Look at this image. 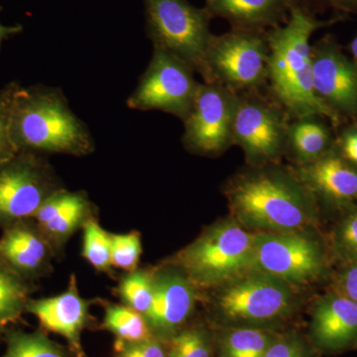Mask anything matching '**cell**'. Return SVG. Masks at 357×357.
<instances>
[{
    "instance_id": "6da1fadb",
    "label": "cell",
    "mask_w": 357,
    "mask_h": 357,
    "mask_svg": "<svg viewBox=\"0 0 357 357\" xmlns=\"http://www.w3.org/2000/svg\"><path fill=\"white\" fill-rule=\"evenodd\" d=\"M230 217L253 232L317 229L321 208L291 167H251L223 187Z\"/></svg>"
},
{
    "instance_id": "7a4b0ae2",
    "label": "cell",
    "mask_w": 357,
    "mask_h": 357,
    "mask_svg": "<svg viewBox=\"0 0 357 357\" xmlns=\"http://www.w3.org/2000/svg\"><path fill=\"white\" fill-rule=\"evenodd\" d=\"M337 18L319 20L303 3L291 9L287 21L266 31L269 45L268 93L287 112L290 119L321 115L340 124V117L317 96L312 81V35L337 22Z\"/></svg>"
},
{
    "instance_id": "3957f363",
    "label": "cell",
    "mask_w": 357,
    "mask_h": 357,
    "mask_svg": "<svg viewBox=\"0 0 357 357\" xmlns=\"http://www.w3.org/2000/svg\"><path fill=\"white\" fill-rule=\"evenodd\" d=\"M10 135L17 152L84 157L96 149L91 131L70 109L62 89L42 84L18 86Z\"/></svg>"
},
{
    "instance_id": "277c9868",
    "label": "cell",
    "mask_w": 357,
    "mask_h": 357,
    "mask_svg": "<svg viewBox=\"0 0 357 357\" xmlns=\"http://www.w3.org/2000/svg\"><path fill=\"white\" fill-rule=\"evenodd\" d=\"M208 292V309L218 328L273 330L295 314L301 290L252 269Z\"/></svg>"
},
{
    "instance_id": "5b68a950",
    "label": "cell",
    "mask_w": 357,
    "mask_h": 357,
    "mask_svg": "<svg viewBox=\"0 0 357 357\" xmlns=\"http://www.w3.org/2000/svg\"><path fill=\"white\" fill-rule=\"evenodd\" d=\"M168 262L199 291H208L255 269V232L229 217L213 223Z\"/></svg>"
},
{
    "instance_id": "8992f818",
    "label": "cell",
    "mask_w": 357,
    "mask_h": 357,
    "mask_svg": "<svg viewBox=\"0 0 357 357\" xmlns=\"http://www.w3.org/2000/svg\"><path fill=\"white\" fill-rule=\"evenodd\" d=\"M148 37L154 48L173 54L211 83L206 63L213 18L189 0H142Z\"/></svg>"
},
{
    "instance_id": "52a82bcc",
    "label": "cell",
    "mask_w": 357,
    "mask_h": 357,
    "mask_svg": "<svg viewBox=\"0 0 357 357\" xmlns=\"http://www.w3.org/2000/svg\"><path fill=\"white\" fill-rule=\"evenodd\" d=\"M314 229L255 232V269L299 290L326 278L333 258L328 241Z\"/></svg>"
},
{
    "instance_id": "ba28073f",
    "label": "cell",
    "mask_w": 357,
    "mask_h": 357,
    "mask_svg": "<svg viewBox=\"0 0 357 357\" xmlns=\"http://www.w3.org/2000/svg\"><path fill=\"white\" fill-rule=\"evenodd\" d=\"M290 116L261 89L237 93L234 145L243 149L248 166L278 164L286 154Z\"/></svg>"
},
{
    "instance_id": "9c48e42d",
    "label": "cell",
    "mask_w": 357,
    "mask_h": 357,
    "mask_svg": "<svg viewBox=\"0 0 357 357\" xmlns=\"http://www.w3.org/2000/svg\"><path fill=\"white\" fill-rule=\"evenodd\" d=\"M64 184L45 155L21 151L0 162V229L33 220Z\"/></svg>"
},
{
    "instance_id": "30bf717a",
    "label": "cell",
    "mask_w": 357,
    "mask_h": 357,
    "mask_svg": "<svg viewBox=\"0 0 357 357\" xmlns=\"http://www.w3.org/2000/svg\"><path fill=\"white\" fill-rule=\"evenodd\" d=\"M206 63L210 84H222L236 93L264 88L269 63L266 32L231 29L225 34H213Z\"/></svg>"
},
{
    "instance_id": "8fae6325",
    "label": "cell",
    "mask_w": 357,
    "mask_h": 357,
    "mask_svg": "<svg viewBox=\"0 0 357 357\" xmlns=\"http://www.w3.org/2000/svg\"><path fill=\"white\" fill-rule=\"evenodd\" d=\"M199 84L195 70L187 63L154 48L151 61L126 105L140 112L160 110L184 121L191 112Z\"/></svg>"
},
{
    "instance_id": "7c38bea8",
    "label": "cell",
    "mask_w": 357,
    "mask_h": 357,
    "mask_svg": "<svg viewBox=\"0 0 357 357\" xmlns=\"http://www.w3.org/2000/svg\"><path fill=\"white\" fill-rule=\"evenodd\" d=\"M237 93L215 83H199L191 112L185 119L182 143L201 156L222 155L234 145Z\"/></svg>"
},
{
    "instance_id": "4fadbf2b",
    "label": "cell",
    "mask_w": 357,
    "mask_h": 357,
    "mask_svg": "<svg viewBox=\"0 0 357 357\" xmlns=\"http://www.w3.org/2000/svg\"><path fill=\"white\" fill-rule=\"evenodd\" d=\"M312 81L319 100L333 114L357 122V66L335 39L312 45Z\"/></svg>"
},
{
    "instance_id": "5bb4252c",
    "label": "cell",
    "mask_w": 357,
    "mask_h": 357,
    "mask_svg": "<svg viewBox=\"0 0 357 357\" xmlns=\"http://www.w3.org/2000/svg\"><path fill=\"white\" fill-rule=\"evenodd\" d=\"M154 285L153 303L144 318L153 337L167 342L191 318L199 291L170 262L154 269Z\"/></svg>"
},
{
    "instance_id": "9a60e30c",
    "label": "cell",
    "mask_w": 357,
    "mask_h": 357,
    "mask_svg": "<svg viewBox=\"0 0 357 357\" xmlns=\"http://www.w3.org/2000/svg\"><path fill=\"white\" fill-rule=\"evenodd\" d=\"M291 168L319 208L342 213L356 206L357 167L340 153L335 144L319 159Z\"/></svg>"
},
{
    "instance_id": "2e32d148",
    "label": "cell",
    "mask_w": 357,
    "mask_h": 357,
    "mask_svg": "<svg viewBox=\"0 0 357 357\" xmlns=\"http://www.w3.org/2000/svg\"><path fill=\"white\" fill-rule=\"evenodd\" d=\"M309 342L319 354L357 351V303L328 291L312 307Z\"/></svg>"
},
{
    "instance_id": "e0dca14e",
    "label": "cell",
    "mask_w": 357,
    "mask_h": 357,
    "mask_svg": "<svg viewBox=\"0 0 357 357\" xmlns=\"http://www.w3.org/2000/svg\"><path fill=\"white\" fill-rule=\"evenodd\" d=\"M1 230V266L32 283L51 273L56 252L34 220L13 223Z\"/></svg>"
},
{
    "instance_id": "ac0fdd59",
    "label": "cell",
    "mask_w": 357,
    "mask_h": 357,
    "mask_svg": "<svg viewBox=\"0 0 357 357\" xmlns=\"http://www.w3.org/2000/svg\"><path fill=\"white\" fill-rule=\"evenodd\" d=\"M27 312L38 319L44 331L64 337L75 357H84L81 337L89 319V303L79 295L74 277L65 292L30 299Z\"/></svg>"
},
{
    "instance_id": "d6986e66",
    "label": "cell",
    "mask_w": 357,
    "mask_h": 357,
    "mask_svg": "<svg viewBox=\"0 0 357 357\" xmlns=\"http://www.w3.org/2000/svg\"><path fill=\"white\" fill-rule=\"evenodd\" d=\"M95 218L96 206L86 192H70L63 188L46 199L33 220L57 255L77 230L83 229L84 225Z\"/></svg>"
},
{
    "instance_id": "ffe728a7",
    "label": "cell",
    "mask_w": 357,
    "mask_h": 357,
    "mask_svg": "<svg viewBox=\"0 0 357 357\" xmlns=\"http://www.w3.org/2000/svg\"><path fill=\"white\" fill-rule=\"evenodd\" d=\"M302 0H204L211 18L220 17L232 30L266 32L287 21L291 9Z\"/></svg>"
},
{
    "instance_id": "44dd1931",
    "label": "cell",
    "mask_w": 357,
    "mask_h": 357,
    "mask_svg": "<svg viewBox=\"0 0 357 357\" xmlns=\"http://www.w3.org/2000/svg\"><path fill=\"white\" fill-rule=\"evenodd\" d=\"M326 119L316 114L290 119L286 154L290 156L293 165L314 161L335 146V141Z\"/></svg>"
},
{
    "instance_id": "7402d4cb",
    "label": "cell",
    "mask_w": 357,
    "mask_h": 357,
    "mask_svg": "<svg viewBox=\"0 0 357 357\" xmlns=\"http://www.w3.org/2000/svg\"><path fill=\"white\" fill-rule=\"evenodd\" d=\"M280 335L273 330L253 328H218V357H262Z\"/></svg>"
},
{
    "instance_id": "603a6c76",
    "label": "cell",
    "mask_w": 357,
    "mask_h": 357,
    "mask_svg": "<svg viewBox=\"0 0 357 357\" xmlns=\"http://www.w3.org/2000/svg\"><path fill=\"white\" fill-rule=\"evenodd\" d=\"M34 286L0 265V335L27 312Z\"/></svg>"
},
{
    "instance_id": "cb8c5ba5",
    "label": "cell",
    "mask_w": 357,
    "mask_h": 357,
    "mask_svg": "<svg viewBox=\"0 0 357 357\" xmlns=\"http://www.w3.org/2000/svg\"><path fill=\"white\" fill-rule=\"evenodd\" d=\"M6 351L0 357H75L42 331L27 333L9 328L4 333Z\"/></svg>"
},
{
    "instance_id": "d4e9b609",
    "label": "cell",
    "mask_w": 357,
    "mask_h": 357,
    "mask_svg": "<svg viewBox=\"0 0 357 357\" xmlns=\"http://www.w3.org/2000/svg\"><path fill=\"white\" fill-rule=\"evenodd\" d=\"M102 326L114 333L116 340L123 342H140L154 337L144 316L126 305L107 306Z\"/></svg>"
},
{
    "instance_id": "484cf974",
    "label": "cell",
    "mask_w": 357,
    "mask_h": 357,
    "mask_svg": "<svg viewBox=\"0 0 357 357\" xmlns=\"http://www.w3.org/2000/svg\"><path fill=\"white\" fill-rule=\"evenodd\" d=\"M154 269H137L119 282L117 294L123 305L145 316L154 298Z\"/></svg>"
},
{
    "instance_id": "4316f807",
    "label": "cell",
    "mask_w": 357,
    "mask_h": 357,
    "mask_svg": "<svg viewBox=\"0 0 357 357\" xmlns=\"http://www.w3.org/2000/svg\"><path fill=\"white\" fill-rule=\"evenodd\" d=\"M215 340L204 326H185L167 344V357H213Z\"/></svg>"
},
{
    "instance_id": "83f0119b",
    "label": "cell",
    "mask_w": 357,
    "mask_h": 357,
    "mask_svg": "<svg viewBox=\"0 0 357 357\" xmlns=\"http://www.w3.org/2000/svg\"><path fill=\"white\" fill-rule=\"evenodd\" d=\"M83 230L82 255L98 271L110 273L112 269L110 234L100 227L96 218L89 220Z\"/></svg>"
},
{
    "instance_id": "f1b7e54d",
    "label": "cell",
    "mask_w": 357,
    "mask_h": 357,
    "mask_svg": "<svg viewBox=\"0 0 357 357\" xmlns=\"http://www.w3.org/2000/svg\"><path fill=\"white\" fill-rule=\"evenodd\" d=\"M328 243L333 259L340 264L357 259V204L342 213Z\"/></svg>"
},
{
    "instance_id": "f546056e",
    "label": "cell",
    "mask_w": 357,
    "mask_h": 357,
    "mask_svg": "<svg viewBox=\"0 0 357 357\" xmlns=\"http://www.w3.org/2000/svg\"><path fill=\"white\" fill-rule=\"evenodd\" d=\"M112 239V267L119 268L130 273L138 269L142 243L137 231L124 234H110Z\"/></svg>"
},
{
    "instance_id": "4dcf8cb0",
    "label": "cell",
    "mask_w": 357,
    "mask_h": 357,
    "mask_svg": "<svg viewBox=\"0 0 357 357\" xmlns=\"http://www.w3.org/2000/svg\"><path fill=\"white\" fill-rule=\"evenodd\" d=\"M17 83H10L0 89V162L17 153L10 135L11 109Z\"/></svg>"
},
{
    "instance_id": "1f68e13d",
    "label": "cell",
    "mask_w": 357,
    "mask_h": 357,
    "mask_svg": "<svg viewBox=\"0 0 357 357\" xmlns=\"http://www.w3.org/2000/svg\"><path fill=\"white\" fill-rule=\"evenodd\" d=\"M310 342L296 333H280L262 357H316Z\"/></svg>"
},
{
    "instance_id": "d6a6232c",
    "label": "cell",
    "mask_w": 357,
    "mask_h": 357,
    "mask_svg": "<svg viewBox=\"0 0 357 357\" xmlns=\"http://www.w3.org/2000/svg\"><path fill=\"white\" fill-rule=\"evenodd\" d=\"M114 357H167V344L156 337L140 342L116 340Z\"/></svg>"
},
{
    "instance_id": "836d02e7",
    "label": "cell",
    "mask_w": 357,
    "mask_h": 357,
    "mask_svg": "<svg viewBox=\"0 0 357 357\" xmlns=\"http://www.w3.org/2000/svg\"><path fill=\"white\" fill-rule=\"evenodd\" d=\"M332 289L357 303V259L342 265Z\"/></svg>"
},
{
    "instance_id": "e575fe53",
    "label": "cell",
    "mask_w": 357,
    "mask_h": 357,
    "mask_svg": "<svg viewBox=\"0 0 357 357\" xmlns=\"http://www.w3.org/2000/svg\"><path fill=\"white\" fill-rule=\"evenodd\" d=\"M340 153L357 167V126L345 129L335 142Z\"/></svg>"
},
{
    "instance_id": "d590c367",
    "label": "cell",
    "mask_w": 357,
    "mask_h": 357,
    "mask_svg": "<svg viewBox=\"0 0 357 357\" xmlns=\"http://www.w3.org/2000/svg\"><path fill=\"white\" fill-rule=\"evenodd\" d=\"M326 4L347 13H357V0H326Z\"/></svg>"
},
{
    "instance_id": "8d00e7d4",
    "label": "cell",
    "mask_w": 357,
    "mask_h": 357,
    "mask_svg": "<svg viewBox=\"0 0 357 357\" xmlns=\"http://www.w3.org/2000/svg\"><path fill=\"white\" fill-rule=\"evenodd\" d=\"M22 32V27L21 26H4L0 23V49H1L2 42L7 38H9L13 35L20 34Z\"/></svg>"
},
{
    "instance_id": "74e56055",
    "label": "cell",
    "mask_w": 357,
    "mask_h": 357,
    "mask_svg": "<svg viewBox=\"0 0 357 357\" xmlns=\"http://www.w3.org/2000/svg\"><path fill=\"white\" fill-rule=\"evenodd\" d=\"M351 51L352 54V60H354V62L356 63V65L357 66V34L356 36L354 37V39L352 40Z\"/></svg>"
},
{
    "instance_id": "f35d334b",
    "label": "cell",
    "mask_w": 357,
    "mask_h": 357,
    "mask_svg": "<svg viewBox=\"0 0 357 357\" xmlns=\"http://www.w3.org/2000/svg\"><path fill=\"white\" fill-rule=\"evenodd\" d=\"M302 1H303V0H302ZM321 1H324L326 3V0H321Z\"/></svg>"
}]
</instances>
